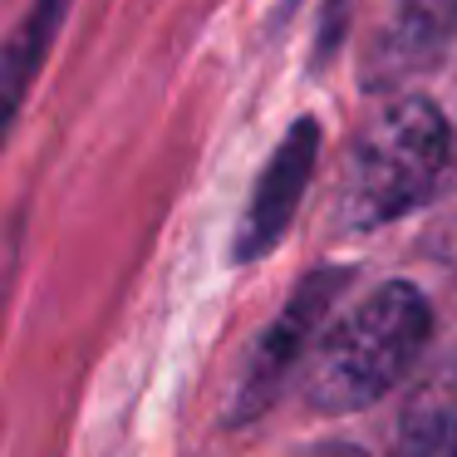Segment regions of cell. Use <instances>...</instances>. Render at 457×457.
Instances as JSON below:
<instances>
[{
    "instance_id": "7",
    "label": "cell",
    "mask_w": 457,
    "mask_h": 457,
    "mask_svg": "<svg viewBox=\"0 0 457 457\" xmlns=\"http://www.w3.org/2000/svg\"><path fill=\"white\" fill-rule=\"evenodd\" d=\"M320 457H369V453H359V447H325Z\"/></svg>"
},
{
    "instance_id": "2",
    "label": "cell",
    "mask_w": 457,
    "mask_h": 457,
    "mask_svg": "<svg viewBox=\"0 0 457 457\" xmlns=\"http://www.w3.org/2000/svg\"><path fill=\"white\" fill-rule=\"evenodd\" d=\"M447 153H453V133L428 99L408 94V99L384 104L349 148L339 221L354 231H374L384 221L408 217L433 197Z\"/></svg>"
},
{
    "instance_id": "5",
    "label": "cell",
    "mask_w": 457,
    "mask_h": 457,
    "mask_svg": "<svg viewBox=\"0 0 457 457\" xmlns=\"http://www.w3.org/2000/svg\"><path fill=\"white\" fill-rule=\"evenodd\" d=\"M64 15H70V0H35L25 11V21L11 30V40L0 45V143L11 133L30 84L40 79L45 54L54 50V35H60Z\"/></svg>"
},
{
    "instance_id": "1",
    "label": "cell",
    "mask_w": 457,
    "mask_h": 457,
    "mask_svg": "<svg viewBox=\"0 0 457 457\" xmlns=\"http://www.w3.org/2000/svg\"><path fill=\"white\" fill-rule=\"evenodd\" d=\"M433 335V305L418 286L388 280L335 320L315 349L305 394L325 413H354L378 403L408 378Z\"/></svg>"
},
{
    "instance_id": "3",
    "label": "cell",
    "mask_w": 457,
    "mask_h": 457,
    "mask_svg": "<svg viewBox=\"0 0 457 457\" xmlns=\"http://www.w3.org/2000/svg\"><path fill=\"white\" fill-rule=\"evenodd\" d=\"M349 270H315L295 286V295L280 305V315L266 325V335L256 339V349L246 354V369H241V384L231 394V423H246V418H261L276 394L286 388V378L295 374V364L310 354L320 325L329 320L339 290H345Z\"/></svg>"
},
{
    "instance_id": "6",
    "label": "cell",
    "mask_w": 457,
    "mask_h": 457,
    "mask_svg": "<svg viewBox=\"0 0 457 457\" xmlns=\"http://www.w3.org/2000/svg\"><path fill=\"white\" fill-rule=\"evenodd\" d=\"M394 457H457V403L453 398H423L398 423Z\"/></svg>"
},
{
    "instance_id": "4",
    "label": "cell",
    "mask_w": 457,
    "mask_h": 457,
    "mask_svg": "<svg viewBox=\"0 0 457 457\" xmlns=\"http://www.w3.org/2000/svg\"><path fill=\"white\" fill-rule=\"evenodd\" d=\"M315 158H320V129L315 119H300L280 138V148L270 153V162L261 168V182L251 192L246 217H241V231H237V261H256L280 241V231L290 227V217H295L300 197L310 187Z\"/></svg>"
}]
</instances>
